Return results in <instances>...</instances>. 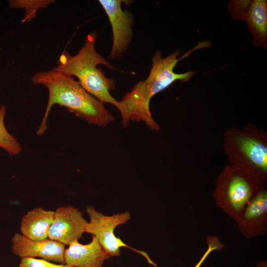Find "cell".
Returning <instances> with one entry per match:
<instances>
[{"instance_id": "cell-1", "label": "cell", "mask_w": 267, "mask_h": 267, "mask_svg": "<svg viewBox=\"0 0 267 267\" xmlns=\"http://www.w3.org/2000/svg\"><path fill=\"white\" fill-rule=\"evenodd\" d=\"M204 47H207V43L199 42L179 58H177L180 53L179 50L165 57L160 51H157L152 58V64L148 77L137 82L131 90L118 101L117 108L121 113L123 126L126 127L131 121H143L152 130L159 131L160 127L152 118L150 110L151 98L177 80L189 81L196 72L188 71L178 74L174 71V68L179 60L187 57L195 50Z\"/></svg>"}, {"instance_id": "cell-2", "label": "cell", "mask_w": 267, "mask_h": 267, "mask_svg": "<svg viewBox=\"0 0 267 267\" xmlns=\"http://www.w3.org/2000/svg\"><path fill=\"white\" fill-rule=\"evenodd\" d=\"M31 79L34 84L44 86L48 94L45 111L37 131L38 135L43 134L46 130L49 113L55 104L64 107L90 124L106 127L114 120L103 103L89 93L73 77L59 71L55 67L34 74Z\"/></svg>"}, {"instance_id": "cell-3", "label": "cell", "mask_w": 267, "mask_h": 267, "mask_svg": "<svg viewBox=\"0 0 267 267\" xmlns=\"http://www.w3.org/2000/svg\"><path fill=\"white\" fill-rule=\"evenodd\" d=\"M96 38L95 32L89 34L84 44L74 55L64 50L59 56L55 67L69 76L76 77L81 85L102 103H110L117 108L118 101L110 93L115 89V82L107 78L104 72L97 67L99 64L103 65L109 70L114 69V67L96 51Z\"/></svg>"}, {"instance_id": "cell-4", "label": "cell", "mask_w": 267, "mask_h": 267, "mask_svg": "<svg viewBox=\"0 0 267 267\" xmlns=\"http://www.w3.org/2000/svg\"><path fill=\"white\" fill-rule=\"evenodd\" d=\"M223 147L229 164L257 184H267V133L255 124L230 128L223 134Z\"/></svg>"}, {"instance_id": "cell-5", "label": "cell", "mask_w": 267, "mask_h": 267, "mask_svg": "<svg viewBox=\"0 0 267 267\" xmlns=\"http://www.w3.org/2000/svg\"><path fill=\"white\" fill-rule=\"evenodd\" d=\"M264 186L228 164L217 178L213 197L217 206L236 222L254 194Z\"/></svg>"}, {"instance_id": "cell-6", "label": "cell", "mask_w": 267, "mask_h": 267, "mask_svg": "<svg viewBox=\"0 0 267 267\" xmlns=\"http://www.w3.org/2000/svg\"><path fill=\"white\" fill-rule=\"evenodd\" d=\"M86 211L89 216L90 222L87 224L85 232L95 237L110 257L119 256L121 248L127 247L143 256L149 264L157 267L146 253L131 247L115 235L116 227L127 222L131 219L129 212L105 216L91 205L88 206Z\"/></svg>"}, {"instance_id": "cell-7", "label": "cell", "mask_w": 267, "mask_h": 267, "mask_svg": "<svg viewBox=\"0 0 267 267\" xmlns=\"http://www.w3.org/2000/svg\"><path fill=\"white\" fill-rule=\"evenodd\" d=\"M130 0H99L111 24L113 42L109 58L115 59L121 57L127 51L133 36L134 18L128 10L122 8V3L130 4Z\"/></svg>"}, {"instance_id": "cell-8", "label": "cell", "mask_w": 267, "mask_h": 267, "mask_svg": "<svg viewBox=\"0 0 267 267\" xmlns=\"http://www.w3.org/2000/svg\"><path fill=\"white\" fill-rule=\"evenodd\" d=\"M87 223L78 209L71 205L59 207L54 211L48 238L69 245L82 237Z\"/></svg>"}, {"instance_id": "cell-9", "label": "cell", "mask_w": 267, "mask_h": 267, "mask_svg": "<svg viewBox=\"0 0 267 267\" xmlns=\"http://www.w3.org/2000/svg\"><path fill=\"white\" fill-rule=\"evenodd\" d=\"M236 223L239 232L247 239L267 234V185L256 192Z\"/></svg>"}, {"instance_id": "cell-10", "label": "cell", "mask_w": 267, "mask_h": 267, "mask_svg": "<svg viewBox=\"0 0 267 267\" xmlns=\"http://www.w3.org/2000/svg\"><path fill=\"white\" fill-rule=\"evenodd\" d=\"M11 242L13 253L21 259L38 257L49 262L64 264L65 245L58 241L48 238L33 240L16 233Z\"/></svg>"}, {"instance_id": "cell-11", "label": "cell", "mask_w": 267, "mask_h": 267, "mask_svg": "<svg viewBox=\"0 0 267 267\" xmlns=\"http://www.w3.org/2000/svg\"><path fill=\"white\" fill-rule=\"evenodd\" d=\"M110 257L92 236L87 244H81L78 240L71 243L65 250L64 264L69 267H102Z\"/></svg>"}, {"instance_id": "cell-12", "label": "cell", "mask_w": 267, "mask_h": 267, "mask_svg": "<svg viewBox=\"0 0 267 267\" xmlns=\"http://www.w3.org/2000/svg\"><path fill=\"white\" fill-rule=\"evenodd\" d=\"M54 213L40 207L29 211L22 218L21 234L33 240L47 238Z\"/></svg>"}, {"instance_id": "cell-13", "label": "cell", "mask_w": 267, "mask_h": 267, "mask_svg": "<svg viewBox=\"0 0 267 267\" xmlns=\"http://www.w3.org/2000/svg\"><path fill=\"white\" fill-rule=\"evenodd\" d=\"M252 35L253 44L267 48V0H253L245 21Z\"/></svg>"}, {"instance_id": "cell-14", "label": "cell", "mask_w": 267, "mask_h": 267, "mask_svg": "<svg viewBox=\"0 0 267 267\" xmlns=\"http://www.w3.org/2000/svg\"><path fill=\"white\" fill-rule=\"evenodd\" d=\"M4 105L0 106V148L10 155L19 154L22 148L17 139L7 130L4 124L6 114Z\"/></svg>"}, {"instance_id": "cell-15", "label": "cell", "mask_w": 267, "mask_h": 267, "mask_svg": "<svg viewBox=\"0 0 267 267\" xmlns=\"http://www.w3.org/2000/svg\"><path fill=\"white\" fill-rule=\"evenodd\" d=\"M53 0H10L9 6L12 8H22L25 15L22 22H30L34 19L38 9L47 7L54 2Z\"/></svg>"}, {"instance_id": "cell-16", "label": "cell", "mask_w": 267, "mask_h": 267, "mask_svg": "<svg viewBox=\"0 0 267 267\" xmlns=\"http://www.w3.org/2000/svg\"><path fill=\"white\" fill-rule=\"evenodd\" d=\"M253 0H230L227 10L233 20L245 21Z\"/></svg>"}, {"instance_id": "cell-17", "label": "cell", "mask_w": 267, "mask_h": 267, "mask_svg": "<svg viewBox=\"0 0 267 267\" xmlns=\"http://www.w3.org/2000/svg\"><path fill=\"white\" fill-rule=\"evenodd\" d=\"M207 249L199 261L193 267H201L209 255L214 251L221 250L225 245L222 243L219 237L215 235L208 236L206 238Z\"/></svg>"}, {"instance_id": "cell-18", "label": "cell", "mask_w": 267, "mask_h": 267, "mask_svg": "<svg viewBox=\"0 0 267 267\" xmlns=\"http://www.w3.org/2000/svg\"><path fill=\"white\" fill-rule=\"evenodd\" d=\"M20 264L25 267H69L65 264H56L41 259L35 258L21 259Z\"/></svg>"}, {"instance_id": "cell-19", "label": "cell", "mask_w": 267, "mask_h": 267, "mask_svg": "<svg viewBox=\"0 0 267 267\" xmlns=\"http://www.w3.org/2000/svg\"><path fill=\"white\" fill-rule=\"evenodd\" d=\"M256 267H267V262L265 261L259 262L257 264Z\"/></svg>"}, {"instance_id": "cell-20", "label": "cell", "mask_w": 267, "mask_h": 267, "mask_svg": "<svg viewBox=\"0 0 267 267\" xmlns=\"http://www.w3.org/2000/svg\"><path fill=\"white\" fill-rule=\"evenodd\" d=\"M18 267H25L23 266H22V265H20V264H19V266Z\"/></svg>"}]
</instances>
